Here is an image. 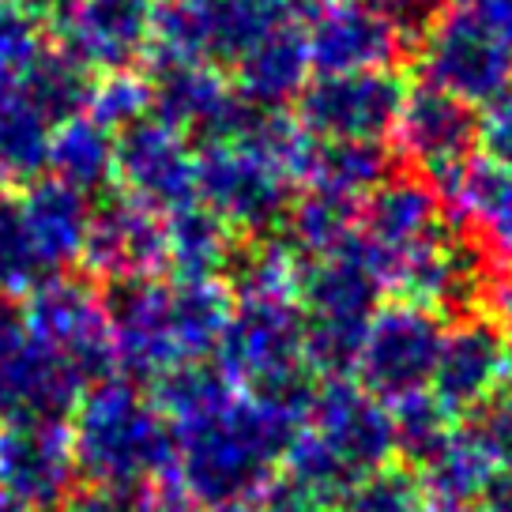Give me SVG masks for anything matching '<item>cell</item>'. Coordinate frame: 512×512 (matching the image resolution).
<instances>
[{
  "mask_svg": "<svg viewBox=\"0 0 512 512\" xmlns=\"http://www.w3.org/2000/svg\"><path fill=\"white\" fill-rule=\"evenodd\" d=\"M91 83H95L91 80V68H83L61 46H46V53L38 57V64H34L27 83H23V95L46 113L49 125H57L64 117L87 110Z\"/></svg>",
  "mask_w": 512,
  "mask_h": 512,
  "instance_id": "obj_35",
  "label": "cell"
},
{
  "mask_svg": "<svg viewBox=\"0 0 512 512\" xmlns=\"http://www.w3.org/2000/svg\"><path fill=\"white\" fill-rule=\"evenodd\" d=\"M418 72L422 83L479 110L512 83V49L467 4H456L418 42Z\"/></svg>",
  "mask_w": 512,
  "mask_h": 512,
  "instance_id": "obj_8",
  "label": "cell"
},
{
  "mask_svg": "<svg viewBox=\"0 0 512 512\" xmlns=\"http://www.w3.org/2000/svg\"><path fill=\"white\" fill-rule=\"evenodd\" d=\"M49 275L53 272L38 256L31 234L23 226L16 196L0 192V302H23Z\"/></svg>",
  "mask_w": 512,
  "mask_h": 512,
  "instance_id": "obj_36",
  "label": "cell"
},
{
  "mask_svg": "<svg viewBox=\"0 0 512 512\" xmlns=\"http://www.w3.org/2000/svg\"><path fill=\"white\" fill-rule=\"evenodd\" d=\"M87 279L98 283H140L166 272V234L159 211L136 204L132 196H110L91 211L80 256Z\"/></svg>",
  "mask_w": 512,
  "mask_h": 512,
  "instance_id": "obj_16",
  "label": "cell"
},
{
  "mask_svg": "<svg viewBox=\"0 0 512 512\" xmlns=\"http://www.w3.org/2000/svg\"><path fill=\"white\" fill-rule=\"evenodd\" d=\"M441 230H445V208L422 174H388L362 200L358 241L377 264L388 290L403 260L418 253Z\"/></svg>",
  "mask_w": 512,
  "mask_h": 512,
  "instance_id": "obj_12",
  "label": "cell"
},
{
  "mask_svg": "<svg viewBox=\"0 0 512 512\" xmlns=\"http://www.w3.org/2000/svg\"><path fill=\"white\" fill-rule=\"evenodd\" d=\"M230 68H234L230 83L249 106H256V110H283L287 102L302 95V87L309 83V72H313L305 31H298L290 19H283L256 46L245 49Z\"/></svg>",
  "mask_w": 512,
  "mask_h": 512,
  "instance_id": "obj_25",
  "label": "cell"
},
{
  "mask_svg": "<svg viewBox=\"0 0 512 512\" xmlns=\"http://www.w3.org/2000/svg\"><path fill=\"white\" fill-rule=\"evenodd\" d=\"M87 117H95L102 128H110L113 136L125 132L128 125L151 117V80L132 72V68H117L106 72L102 80L91 83L87 95Z\"/></svg>",
  "mask_w": 512,
  "mask_h": 512,
  "instance_id": "obj_40",
  "label": "cell"
},
{
  "mask_svg": "<svg viewBox=\"0 0 512 512\" xmlns=\"http://www.w3.org/2000/svg\"><path fill=\"white\" fill-rule=\"evenodd\" d=\"M445 215L471 226L482 249L497 260H512V170L494 159H467L445 174L426 177Z\"/></svg>",
  "mask_w": 512,
  "mask_h": 512,
  "instance_id": "obj_23",
  "label": "cell"
},
{
  "mask_svg": "<svg viewBox=\"0 0 512 512\" xmlns=\"http://www.w3.org/2000/svg\"><path fill=\"white\" fill-rule=\"evenodd\" d=\"M260 512H339L332 501H324V497H313L298 490V486H290V482L275 479L264 497H260Z\"/></svg>",
  "mask_w": 512,
  "mask_h": 512,
  "instance_id": "obj_45",
  "label": "cell"
},
{
  "mask_svg": "<svg viewBox=\"0 0 512 512\" xmlns=\"http://www.w3.org/2000/svg\"><path fill=\"white\" fill-rule=\"evenodd\" d=\"M215 362L241 392L313 403L317 377L305 362V313L298 298H234Z\"/></svg>",
  "mask_w": 512,
  "mask_h": 512,
  "instance_id": "obj_4",
  "label": "cell"
},
{
  "mask_svg": "<svg viewBox=\"0 0 512 512\" xmlns=\"http://www.w3.org/2000/svg\"><path fill=\"white\" fill-rule=\"evenodd\" d=\"M384 290L381 272L358 238L336 253L305 260L298 302L305 313V362L313 377H354L358 347Z\"/></svg>",
  "mask_w": 512,
  "mask_h": 512,
  "instance_id": "obj_3",
  "label": "cell"
},
{
  "mask_svg": "<svg viewBox=\"0 0 512 512\" xmlns=\"http://www.w3.org/2000/svg\"><path fill=\"white\" fill-rule=\"evenodd\" d=\"M53 512H140L136 490L125 486H102V482H83L53 505Z\"/></svg>",
  "mask_w": 512,
  "mask_h": 512,
  "instance_id": "obj_44",
  "label": "cell"
},
{
  "mask_svg": "<svg viewBox=\"0 0 512 512\" xmlns=\"http://www.w3.org/2000/svg\"><path fill=\"white\" fill-rule=\"evenodd\" d=\"M445 339V317L411 298L381 302L366 324L354 362V381L377 400L396 403L426 392Z\"/></svg>",
  "mask_w": 512,
  "mask_h": 512,
  "instance_id": "obj_5",
  "label": "cell"
},
{
  "mask_svg": "<svg viewBox=\"0 0 512 512\" xmlns=\"http://www.w3.org/2000/svg\"><path fill=\"white\" fill-rule=\"evenodd\" d=\"M369 4L381 12L392 31L400 34L403 46H418L445 12V0H369Z\"/></svg>",
  "mask_w": 512,
  "mask_h": 512,
  "instance_id": "obj_42",
  "label": "cell"
},
{
  "mask_svg": "<svg viewBox=\"0 0 512 512\" xmlns=\"http://www.w3.org/2000/svg\"><path fill=\"white\" fill-rule=\"evenodd\" d=\"M72 479V430L61 415L0 418V494L31 512H53Z\"/></svg>",
  "mask_w": 512,
  "mask_h": 512,
  "instance_id": "obj_11",
  "label": "cell"
},
{
  "mask_svg": "<svg viewBox=\"0 0 512 512\" xmlns=\"http://www.w3.org/2000/svg\"><path fill=\"white\" fill-rule=\"evenodd\" d=\"M113 181L136 204L170 215L196 200V151L192 136L159 121L155 113L117 132Z\"/></svg>",
  "mask_w": 512,
  "mask_h": 512,
  "instance_id": "obj_10",
  "label": "cell"
},
{
  "mask_svg": "<svg viewBox=\"0 0 512 512\" xmlns=\"http://www.w3.org/2000/svg\"><path fill=\"white\" fill-rule=\"evenodd\" d=\"M170 290V320L181 362L192 358H215L226 320L234 309V294L223 279H174Z\"/></svg>",
  "mask_w": 512,
  "mask_h": 512,
  "instance_id": "obj_29",
  "label": "cell"
},
{
  "mask_svg": "<svg viewBox=\"0 0 512 512\" xmlns=\"http://www.w3.org/2000/svg\"><path fill=\"white\" fill-rule=\"evenodd\" d=\"M23 328L91 384L113 373L110 309L95 279L57 272L23 298Z\"/></svg>",
  "mask_w": 512,
  "mask_h": 512,
  "instance_id": "obj_7",
  "label": "cell"
},
{
  "mask_svg": "<svg viewBox=\"0 0 512 512\" xmlns=\"http://www.w3.org/2000/svg\"><path fill=\"white\" fill-rule=\"evenodd\" d=\"M512 49V0H460Z\"/></svg>",
  "mask_w": 512,
  "mask_h": 512,
  "instance_id": "obj_46",
  "label": "cell"
},
{
  "mask_svg": "<svg viewBox=\"0 0 512 512\" xmlns=\"http://www.w3.org/2000/svg\"><path fill=\"white\" fill-rule=\"evenodd\" d=\"M305 415L309 411L294 403L238 392L219 411L174 426V471L196 509L230 512L260 501L279 475V460L290 437L302 430Z\"/></svg>",
  "mask_w": 512,
  "mask_h": 512,
  "instance_id": "obj_1",
  "label": "cell"
},
{
  "mask_svg": "<svg viewBox=\"0 0 512 512\" xmlns=\"http://www.w3.org/2000/svg\"><path fill=\"white\" fill-rule=\"evenodd\" d=\"M305 426L332 448L354 479L396 460V430L388 403L366 392L354 377H324L313 388Z\"/></svg>",
  "mask_w": 512,
  "mask_h": 512,
  "instance_id": "obj_15",
  "label": "cell"
},
{
  "mask_svg": "<svg viewBox=\"0 0 512 512\" xmlns=\"http://www.w3.org/2000/svg\"><path fill=\"white\" fill-rule=\"evenodd\" d=\"M501 388V328L490 317L467 313L445 328L430 392L448 415H471Z\"/></svg>",
  "mask_w": 512,
  "mask_h": 512,
  "instance_id": "obj_22",
  "label": "cell"
},
{
  "mask_svg": "<svg viewBox=\"0 0 512 512\" xmlns=\"http://www.w3.org/2000/svg\"><path fill=\"white\" fill-rule=\"evenodd\" d=\"M479 147L486 159L512 170V83L479 113Z\"/></svg>",
  "mask_w": 512,
  "mask_h": 512,
  "instance_id": "obj_43",
  "label": "cell"
},
{
  "mask_svg": "<svg viewBox=\"0 0 512 512\" xmlns=\"http://www.w3.org/2000/svg\"><path fill=\"white\" fill-rule=\"evenodd\" d=\"M110 339L113 369L128 381H155L181 362L170 320V290L162 279L117 283L110 287Z\"/></svg>",
  "mask_w": 512,
  "mask_h": 512,
  "instance_id": "obj_20",
  "label": "cell"
},
{
  "mask_svg": "<svg viewBox=\"0 0 512 512\" xmlns=\"http://www.w3.org/2000/svg\"><path fill=\"white\" fill-rule=\"evenodd\" d=\"M388 174H392V155L384 144H377V140H339V144H317L305 185L339 192V196H351V200H366Z\"/></svg>",
  "mask_w": 512,
  "mask_h": 512,
  "instance_id": "obj_33",
  "label": "cell"
},
{
  "mask_svg": "<svg viewBox=\"0 0 512 512\" xmlns=\"http://www.w3.org/2000/svg\"><path fill=\"white\" fill-rule=\"evenodd\" d=\"M49 128H53L49 117L23 95V87L0 95V181L4 185H27L31 177L46 170Z\"/></svg>",
  "mask_w": 512,
  "mask_h": 512,
  "instance_id": "obj_32",
  "label": "cell"
},
{
  "mask_svg": "<svg viewBox=\"0 0 512 512\" xmlns=\"http://www.w3.org/2000/svg\"><path fill=\"white\" fill-rule=\"evenodd\" d=\"M497 460L490 456V448L482 445L475 430L467 422H456L441 445L433 448V456L418 467L422 490L433 501H448V505H479V497L486 494L490 479L497 475Z\"/></svg>",
  "mask_w": 512,
  "mask_h": 512,
  "instance_id": "obj_27",
  "label": "cell"
},
{
  "mask_svg": "<svg viewBox=\"0 0 512 512\" xmlns=\"http://www.w3.org/2000/svg\"><path fill=\"white\" fill-rule=\"evenodd\" d=\"M501 392H512V320L509 332H501Z\"/></svg>",
  "mask_w": 512,
  "mask_h": 512,
  "instance_id": "obj_49",
  "label": "cell"
},
{
  "mask_svg": "<svg viewBox=\"0 0 512 512\" xmlns=\"http://www.w3.org/2000/svg\"><path fill=\"white\" fill-rule=\"evenodd\" d=\"M230 272H234L230 283L234 298H298L305 256L287 238L264 234L253 238V245L238 249Z\"/></svg>",
  "mask_w": 512,
  "mask_h": 512,
  "instance_id": "obj_34",
  "label": "cell"
},
{
  "mask_svg": "<svg viewBox=\"0 0 512 512\" xmlns=\"http://www.w3.org/2000/svg\"><path fill=\"white\" fill-rule=\"evenodd\" d=\"M305 46L320 76L392 68L407 49L369 0H324L309 16Z\"/></svg>",
  "mask_w": 512,
  "mask_h": 512,
  "instance_id": "obj_21",
  "label": "cell"
},
{
  "mask_svg": "<svg viewBox=\"0 0 512 512\" xmlns=\"http://www.w3.org/2000/svg\"><path fill=\"white\" fill-rule=\"evenodd\" d=\"M422 505H426L422 479L407 464L373 467L358 475L336 501L339 512H422Z\"/></svg>",
  "mask_w": 512,
  "mask_h": 512,
  "instance_id": "obj_38",
  "label": "cell"
},
{
  "mask_svg": "<svg viewBox=\"0 0 512 512\" xmlns=\"http://www.w3.org/2000/svg\"><path fill=\"white\" fill-rule=\"evenodd\" d=\"M358 215H362V200L339 196V192L317 189V185H302V192H294L283 219L287 241L305 256H328L351 245L358 238Z\"/></svg>",
  "mask_w": 512,
  "mask_h": 512,
  "instance_id": "obj_30",
  "label": "cell"
},
{
  "mask_svg": "<svg viewBox=\"0 0 512 512\" xmlns=\"http://www.w3.org/2000/svg\"><path fill=\"white\" fill-rule=\"evenodd\" d=\"M113 144L117 136L110 128H102L87 113H72L49 128L46 170L64 185L95 196L113 185Z\"/></svg>",
  "mask_w": 512,
  "mask_h": 512,
  "instance_id": "obj_28",
  "label": "cell"
},
{
  "mask_svg": "<svg viewBox=\"0 0 512 512\" xmlns=\"http://www.w3.org/2000/svg\"><path fill=\"white\" fill-rule=\"evenodd\" d=\"M486 305L494 309L497 317L512 320V272L490 275V287H486Z\"/></svg>",
  "mask_w": 512,
  "mask_h": 512,
  "instance_id": "obj_48",
  "label": "cell"
},
{
  "mask_svg": "<svg viewBox=\"0 0 512 512\" xmlns=\"http://www.w3.org/2000/svg\"><path fill=\"white\" fill-rule=\"evenodd\" d=\"M42 53V19L31 16L19 0H0V95L23 87Z\"/></svg>",
  "mask_w": 512,
  "mask_h": 512,
  "instance_id": "obj_39",
  "label": "cell"
},
{
  "mask_svg": "<svg viewBox=\"0 0 512 512\" xmlns=\"http://www.w3.org/2000/svg\"><path fill=\"white\" fill-rule=\"evenodd\" d=\"M241 388L223 373L219 362L211 358H192V362H177L166 373L151 381V400L159 407L170 426H185L196 418L219 411L238 396Z\"/></svg>",
  "mask_w": 512,
  "mask_h": 512,
  "instance_id": "obj_31",
  "label": "cell"
},
{
  "mask_svg": "<svg viewBox=\"0 0 512 512\" xmlns=\"http://www.w3.org/2000/svg\"><path fill=\"white\" fill-rule=\"evenodd\" d=\"M392 140H396L400 159L415 166V174H445L452 166L475 159L479 113L475 106L437 91L430 83H418L403 95L400 117L392 125Z\"/></svg>",
  "mask_w": 512,
  "mask_h": 512,
  "instance_id": "obj_18",
  "label": "cell"
},
{
  "mask_svg": "<svg viewBox=\"0 0 512 512\" xmlns=\"http://www.w3.org/2000/svg\"><path fill=\"white\" fill-rule=\"evenodd\" d=\"M87 388L76 369L49 354L23 328L19 313L0 305V418L61 415L72 411Z\"/></svg>",
  "mask_w": 512,
  "mask_h": 512,
  "instance_id": "obj_17",
  "label": "cell"
},
{
  "mask_svg": "<svg viewBox=\"0 0 512 512\" xmlns=\"http://www.w3.org/2000/svg\"><path fill=\"white\" fill-rule=\"evenodd\" d=\"M486 256L490 253L475 238H456L445 226L437 238L403 260L400 272L392 275V290L441 317L445 313L467 317L486 305V287H490Z\"/></svg>",
  "mask_w": 512,
  "mask_h": 512,
  "instance_id": "obj_19",
  "label": "cell"
},
{
  "mask_svg": "<svg viewBox=\"0 0 512 512\" xmlns=\"http://www.w3.org/2000/svg\"><path fill=\"white\" fill-rule=\"evenodd\" d=\"M23 226L31 234L38 256L46 260L53 275L68 272L72 264H80L87 226H91V196L72 185H64L61 177H31L23 192L16 196Z\"/></svg>",
  "mask_w": 512,
  "mask_h": 512,
  "instance_id": "obj_24",
  "label": "cell"
},
{
  "mask_svg": "<svg viewBox=\"0 0 512 512\" xmlns=\"http://www.w3.org/2000/svg\"><path fill=\"white\" fill-rule=\"evenodd\" d=\"M72 456L76 475L102 486L136 490L174 471V426L155 400L128 377H98L72 407Z\"/></svg>",
  "mask_w": 512,
  "mask_h": 512,
  "instance_id": "obj_2",
  "label": "cell"
},
{
  "mask_svg": "<svg viewBox=\"0 0 512 512\" xmlns=\"http://www.w3.org/2000/svg\"><path fill=\"white\" fill-rule=\"evenodd\" d=\"M294 181L241 140H208L196 151V200L234 234L264 238L283 226Z\"/></svg>",
  "mask_w": 512,
  "mask_h": 512,
  "instance_id": "obj_6",
  "label": "cell"
},
{
  "mask_svg": "<svg viewBox=\"0 0 512 512\" xmlns=\"http://www.w3.org/2000/svg\"><path fill=\"white\" fill-rule=\"evenodd\" d=\"M388 411H392V430H396V456H403V464L415 471L430 460L433 448L456 426V415H448L445 407L433 400L430 388L388 403Z\"/></svg>",
  "mask_w": 512,
  "mask_h": 512,
  "instance_id": "obj_37",
  "label": "cell"
},
{
  "mask_svg": "<svg viewBox=\"0 0 512 512\" xmlns=\"http://www.w3.org/2000/svg\"><path fill=\"white\" fill-rule=\"evenodd\" d=\"M155 61L151 80V113L166 125L181 128L185 136L234 140L256 106L234 91L219 64L208 61Z\"/></svg>",
  "mask_w": 512,
  "mask_h": 512,
  "instance_id": "obj_14",
  "label": "cell"
},
{
  "mask_svg": "<svg viewBox=\"0 0 512 512\" xmlns=\"http://www.w3.org/2000/svg\"><path fill=\"white\" fill-rule=\"evenodd\" d=\"M422 512H475V509H467V505H448V501H433V497H426Z\"/></svg>",
  "mask_w": 512,
  "mask_h": 512,
  "instance_id": "obj_51",
  "label": "cell"
},
{
  "mask_svg": "<svg viewBox=\"0 0 512 512\" xmlns=\"http://www.w3.org/2000/svg\"><path fill=\"white\" fill-rule=\"evenodd\" d=\"M479 512H512V464L497 467L486 494L479 497Z\"/></svg>",
  "mask_w": 512,
  "mask_h": 512,
  "instance_id": "obj_47",
  "label": "cell"
},
{
  "mask_svg": "<svg viewBox=\"0 0 512 512\" xmlns=\"http://www.w3.org/2000/svg\"><path fill=\"white\" fill-rule=\"evenodd\" d=\"M283 4H287L290 16H313L324 0H283Z\"/></svg>",
  "mask_w": 512,
  "mask_h": 512,
  "instance_id": "obj_50",
  "label": "cell"
},
{
  "mask_svg": "<svg viewBox=\"0 0 512 512\" xmlns=\"http://www.w3.org/2000/svg\"><path fill=\"white\" fill-rule=\"evenodd\" d=\"M467 426L475 430L482 445L490 448L497 464H512V392H497L467 415Z\"/></svg>",
  "mask_w": 512,
  "mask_h": 512,
  "instance_id": "obj_41",
  "label": "cell"
},
{
  "mask_svg": "<svg viewBox=\"0 0 512 512\" xmlns=\"http://www.w3.org/2000/svg\"><path fill=\"white\" fill-rule=\"evenodd\" d=\"M403 95L407 87L392 68L336 72L305 83L302 95L294 98L298 102L294 117L317 144H339V140L384 144L400 117Z\"/></svg>",
  "mask_w": 512,
  "mask_h": 512,
  "instance_id": "obj_9",
  "label": "cell"
},
{
  "mask_svg": "<svg viewBox=\"0 0 512 512\" xmlns=\"http://www.w3.org/2000/svg\"><path fill=\"white\" fill-rule=\"evenodd\" d=\"M166 268L174 279H223L238 256V234L200 200L162 215Z\"/></svg>",
  "mask_w": 512,
  "mask_h": 512,
  "instance_id": "obj_26",
  "label": "cell"
},
{
  "mask_svg": "<svg viewBox=\"0 0 512 512\" xmlns=\"http://www.w3.org/2000/svg\"><path fill=\"white\" fill-rule=\"evenodd\" d=\"M46 23L83 68L117 72L151 53L155 0H57Z\"/></svg>",
  "mask_w": 512,
  "mask_h": 512,
  "instance_id": "obj_13",
  "label": "cell"
}]
</instances>
